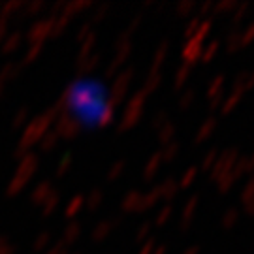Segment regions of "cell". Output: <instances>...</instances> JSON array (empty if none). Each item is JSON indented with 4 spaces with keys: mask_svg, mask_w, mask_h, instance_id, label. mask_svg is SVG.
<instances>
[{
    "mask_svg": "<svg viewBox=\"0 0 254 254\" xmlns=\"http://www.w3.org/2000/svg\"><path fill=\"white\" fill-rule=\"evenodd\" d=\"M66 108L73 123L81 125L83 128L100 127L111 113V96L108 87L92 77L79 79L66 94Z\"/></svg>",
    "mask_w": 254,
    "mask_h": 254,
    "instance_id": "obj_1",
    "label": "cell"
}]
</instances>
